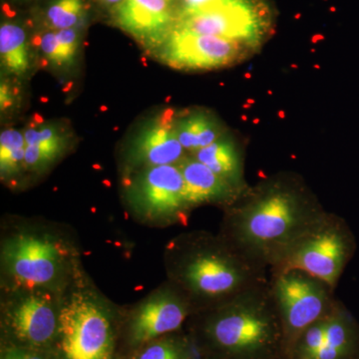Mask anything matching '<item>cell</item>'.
Here are the masks:
<instances>
[{"label":"cell","instance_id":"obj_7","mask_svg":"<svg viewBox=\"0 0 359 359\" xmlns=\"http://www.w3.org/2000/svg\"><path fill=\"white\" fill-rule=\"evenodd\" d=\"M285 342L295 346L309 327L330 313L337 299L327 283L299 269L271 273Z\"/></svg>","mask_w":359,"mask_h":359},{"label":"cell","instance_id":"obj_18","mask_svg":"<svg viewBox=\"0 0 359 359\" xmlns=\"http://www.w3.org/2000/svg\"><path fill=\"white\" fill-rule=\"evenodd\" d=\"M2 69L14 77H25L32 70V44L22 25L4 21L0 26Z\"/></svg>","mask_w":359,"mask_h":359},{"label":"cell","instance_id":"obj_1","mask_svg":"<svg viewBox=\"0 0 359 359\" xmlns=\"http://www.w3.org/2000/svg\"><path fill=\"white\" fill-rule=\"evenodd\" d=\"M327 214L297 182L276 179L226 207L219 235L271 273Z\"/></svg>","mask_w":359,"mask_h":359},{"label":"cell","instance_id":"obj_27","mask_svg":"<svg viewBox=\"0 0 359 359\" xmlns=\"http://www.w3.org/2000/svg\"><path fill=\"white\" fill-rule=\"evenodd\" d=\"M1 359H47L27 347H13L2 353Z\"/></svg>","mask_w":359,"mask_h":359},{"label":"cell","instance_id":"obj_17","mask_svg":"<svg viewBox=\"0 0 359 359\" xmlns=\"http://www.w3.org/2000/svg\"><path fill=\"white\" fill-rule=\"evenodd\" d=\"M192 156L241 192L249 189L244 181L242 157L233 142L219 138Z\"/></svg>","mask_w":359,"mask_h":359},{"label":"cell","instance_id":"obj_15","mask_svg":"<svg viewBox=\"0 0 359 359\" xmlns=\"http://www.w3.org/2000/svg\"><path fill=\"white\" fill-rule=\"evenodd\" d=\"M177 166L183 175L187 199L192 208L209 203L229 207L245 192L238 191L193 156H186Z\"/></svg>","mask_w":359,"mask_h":359},{"label":"cell","instance_id":"obj_6","mask_svg":"<svg viewBox=\"0 0 359 359\" xmlns=\"http://www.w3.org/2000/svg\"><path fill=\"white\" fill-rule=\"evenodd\" d=\"M356 249L355 237L348 224L337 215L327 212L320 223L297 241L271 273L299 269L335 290Z\"/></svg>","mask_w":359,"mask_h":359},{"label":"cell","instance_id":"obj_35","mask_svg":"<svg viewBox=\"0 0 359 359\" xmlns=\"http://www.w3.org/2000/svg\"><path fill=\"white\" fill-rule=\"evenodd\" d=\"M314 68H316V69H320V65H314Z\"/></svg>","mask_w":359,"mask_h":359},{"label":"cell","instance_id":"obj_26","mask_svg":"<svg viewBox=\"0 0 359 359\" xmlns=\"http://www.w3.org/2000/svg\"><path fill=\"white\" fill-rule=\"evenodd\" d=\"M18 91L11 81L2 78L0 85V108L2 112L13 109L18 99Z\"/></svg>","mask_w":359,"mask_h":359},{"label":"cell","instance_id":"obj_31","mask_svg":"<svg viewBox=\"0 0 359 359\" xmlns=\"http://www.w3.org/2000/svg\"><path fill=\"white\" fill-rule=\"evenodd\" d=\"M247 103L252 106L255 103H256V101H255L254 99H248Z\"/></svg>","mask_w":359,"mask_h":359},{"label":"cell","instance_id":"obj_25","mask_svg":"<svg viewBox=\"0 0 359 359\" xmlns=\"http://www.w3.org/2000/svg\"><path fill=\"white\" fill-rule=\"evenodd\" d=\"M235 0H180V8L177 13V18L189 14L201 13L209 11L224 4H231Z\"/></svg>","mask_w":359,"mask_h":359},{"label":"cell","instance_id":"obj_32","mask_svg":"<svg viewBox=\"0 0 359 359\" xmlns=\"http://www.w3.org/2000/svg\"><path fill=\"white\" fill-rule=\"evenodd\" d=\"M255 123V124H259V123H261V119H259V118H256V119L252 121Z\"/></svg>","mask_w":359,"mask_h":359},{"label":"cell","instance_id":"obj_36","mask_svg":"<svg viewBox=\"0 0 359 359\" xmlns=\"http://www.w3.org/2000/svg\"><path fill=\"white\" fill-rule=\"evenodd\" d=\"M292 67L297 68V67H299V66L292 65Z\"/></svg>","mask_w":359,"mask_h":359},{"label":"cell","instance_id":"obj_4","mask_svg":"<svg viewBox=\"0 0 359 359\" xmlns=\"http://www.w3.org/2000/svg\"><path fill=\"white\" fill-rule=\"evenodd\" d=\"M1 264L11 290L60 292L69 273L70 252L50 233L18 231L2 244Z\"/></svg>","mask_w":359,"mask_h":359},{"label":"cell","instance_id":"obj_2","mask_svg":"<svg viewBox=\"0 0 359 359\" xmlns=\"http://www.w3.org/2000/svg\"><path fill=\"white\" fill-rule=\"evenodd\" d=\"M173 285L196 311L212 308L269 283V271L250 259L222 235L193 233L177 240L170 252Z\"/></svg>","mask_w":359,"mask_h":359},{"label":"cell","instance_id":"obj_8","mask_svg":"<svg viewBox=\"0 0 359 359\" xmlns=\"http://www.w3.org/2000/svg\"><path fill=\"white\" fill-rule=\"evenodd\" d=\"M132 212L149 223L184 221L192 209L187 199L185 181L177 165L138 170L126 190Z\"/></svg>","mask_w":359,"mask_h":359},{"label":"cell","instance_id":"obj_21","mask_svg":"<svg viewBox=\"0 0 359 359\" xmlns=\"http://www.w3.org/2000/svg\"><path fill=\"white\" fill-rule=\"evenodd\" d=\"M85 14V0H50L44 9V25L53 32L79 27Z\"/></svg>","mask_w":359,"mask_h":359},{"label":"cell","instance_id":"obj_11","mask_svg":"<svg viewBox=\"0 0 359 359\" xmlns=\"http://www.w3.org/2000/svg\"><path fill=\"white\" fill-rule=\"evenodd\" d=\"M193 311L192 302L179 287H163L135 309L129 323L130 342L142 346L176 332Z\"/></svg>","mask_w":359,"mask_h":359},{"label":"cell","instance_id":"obj_37","mask_svg":"<svg viewBox=\"0 0 359 359\" xmlns=\"http://www.w3.org/2000/svg\"><path fill=\"white\" fill-rule=\"evenodd\" d=\"M170 1H173V0H170Z\"/></svg>","mask_w":359,"mask_h":359},{"label":"cell","instance_id":"obj_24","mask_svg":"<svg viewBox=\"0 0 359 359\" xmlns=\"http://www.w3.org/2000/svg\"><path fill=\"white\" fill-rule=\"evenodd\" d=\"M135 359H194L189 344L175 339L151 342Z\"/></svg>","mask_w":359,"mask_h":359},{"label":"cell","instance_id":"obj_34","mask_svg":"<svg viewBox=\"0 0 359 359\" xmlns=\"http://www.w3.org/2000/svg\"><path fill=\"white\" fill-rule=\"evenodd\" d=\"M242 120L243 121H248L247 116H242Z\"/></svg>","mask_w":359,"mask_h":359},{"label":"cell","instance_id":"obj_29","mask_svg":"<svg viewBox=\"0 0 359 359\" xmlns=\"http://www.w3.org/2000/svg\"><path fill=\"white\" fill-rule=\"evenodd\" d=\"M325 39V36H323V35H314L313 39H311V42H313V44L318 43V41H321V40Z\"/></svg>","mask_w":359,"mask_h":359},{"label":"cell","instance_id":"obj_12","mask_svg":"<svg viewBox=\"0 0 359 359\" xmlns=\"http://www.w3.org/2000/svg\"><path fill=\"white\" fill-rule=\"evenodd\" d=\"M175 112L162 111L135 134L127 147L125 161L132 171L163 165H177L186 157L175 128Z\"/></svg>","mask_w":359,"mask_h":359},{"label":"cell","instance_id":"obj_22","mask_svg":"<svg viewBox=\"0 0 359 359\" xmlns=\"http://www.w3.org/2000/svg\"><path fill=\"white\" fill-rule=\"evenodd\" d=\"M69 145L68 134L39 143L26 145V171H44L52 166L54 162L62 157Z\"/></svg>","mask_w":359,"mask_h":359},{"label":"cell","instance_id":"obj_10","mask_svg":"<svg viewBox=\"0 0 359 359\" xmlns=\"http://www.w3.org/2000/svg\"><path fill=\"white\" fill-rule=\"evenodd\" d=\"M243 44L223 37L174 29L156 48V55L176 69H215L237 61L243 55Z\"/></svg>","mask_w":359,"mask_h":359},{"label":"cell","instance_id":"obj_14","mask_svg":"<svg viewBox=\"0 0 359 359\" xmlns=\"http://www.w3.org/2000/svg\"><path fill=\"white\" fill-rule=\"evenodd\" d=\"M112 11L116 25L151 48L159 47L176 25L170 0H124Z\"/></svg>","mask_w":359,"mask_h":359},{"label":"cell","instance_id":"obj_19","mask_svg":"<svg viewBox=\"0 0 359 359\" xmlns=\"http://www.w3.org/2000/svg\"><path fill=\"white\" fill-rule=\"evenodd\" d=\"M177 137L185 151L195 153L221 138L219 123L204 112H194L175 122Z\"/></svg>","mask_w":359,"mask_h":359},{"label":"cell","instance_id":"obj_20","mask_svg":"<svg viewBox=\"0 0 359 359\" xmlns=\"http://www.w3.org/2000/svg\"><path fill=\"white\" fill-rule=\"evenodd\" d=\"M26 141L23 132L6 129L0 135V176L2 181L14 182L25 169Z\"/></svg>","mask_w":359,"mask_h":359},{"label":"cell","instance_id":"obj_30","mask_svg":"<svg viewBox=\"0 0 359 359\" xmlns=\"http://www.w3.org/2000/svg\"><path fill=\"white\" fill-rule=\"evenodd\" d=\"M278 116H280V119H285V111H283V110L278 111Z\"/></svg>","mask_w":359,"mask_h":359},{"label":"cell","instance_id":"obj_23","mask_svg":"<svg viewBox=\"0 0 359 359\" xmlns=\"http://www.w3.org/2000/svg\"><path fill=\"white\" fill-rule=\"evenodd\" d=\"M33 45L39 48L45 62L56 68L68 67L73 65L76 54L70 50L53 30L46 29L33 39Z\"/></svg>","mask_w":359,"mask_h":359},{"label":"cell","instance_id":"obj_5","mask_svg":"<svg viewBox=\"0 0 359 359\" xmlns=\"http://www.w3.org/2000/svg\"><path fill=\"white\" fill-rule=\"evenodd\" d=\"M57 339L63 359H112L114 334L105 302L88 290L61 302Z\"/></svg>","mask_w":359,"mask_h":359},{"label":"cell","instance_id":"obj_28","mask_svg":"<svg viewBox=\"0 0 359 359\" xmlns=\"http://www.w3.org/2000/svg\"><path fill=\"white\" fill-rule=\"evenodd\" d=\"M99 1L104 4V6L112 7L113 9L116 6H119L120 4H122L124 0H99Z\"/></svg>","mask_w":359,"mask_h":359},{"label":"cell","instance_id":"obj_3","mask_svg":"<svg viewBox=\"0 0 359 359\" xmlns=\"http://www.w3.org/2000/svg\"><path fill=\"white\" fill-rule=\"evenodd\" d=\"M199 311L205 339L224 358H264L285 342L271 280Z\"/></svg>","mask_w":359,"mask_h":359},{"label":"cell","instance_id":"obj_33","mask_svg":"<svg viewBox=\"0 0 359 359\" xmlns=\"http://www.w3.org/2000/svg\"><path fill=\"white\" fill-rule=\"evenodd\" d=\"M245 77L249 78V79H250V78H252V74H250V73H245Z\"/></svg>","mask_w":359,"mask_h":359},{"label":"cell","instance_id":"obj_9","mask_svg":"<svg viewBox=\"0 0 359 359\" xmlns=\"http://www.w3.org/2000/svg\"><path fill=\"white\" fill-rule=\"evenodd\" d=\"M60 292L48 290H11L4 304V321L16 339L26 346H44L57 339Z\"/></svg>","mask_w":359,"mask_h":359},{"label":"cell","instance_id":"obj_16","mask_svg":"<svg viewBox=\"0 0 359 359\" xmlns=\"http://www.w3.org/2000/svg\"><path fill=\"white\" fill-rule=\"evenodd\" d=\"M325 344L311 359H353L358 351V327L353 314L337 299L327 314Z\"/></svg>","mask_w":359,"mask_h":359},{"label":"cell","instance_id":"obj_13","mask_svg":"<svg viewBox=\"0 0 359 359\" xmlns=\"http://www.w3.org/2000/svg\"><path fill=\"white\" fill-rule=\"evenodd\" d=\"M261 18L248 0H235L209 11L177 18L174 29L252 42L259 36Z\"/></svg>","mask_w":359,"mask_h":359}]
</instances>
